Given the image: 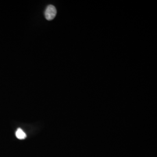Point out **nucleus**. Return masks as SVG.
Masks as SVG:
<instances>
[{
    "label": "nucleus",
    "mask_w": 157,
    "mask_h": 157,
    "mask_svg": "<svg viewBox=\"0 0 157 157\" xmlns=\"http://www.w3.org/2000/svg\"><path fill=\"white\" fill-rule=\"evenodd\" d=\"M56 8L54 6L50 5L47 7L45 11V17L47 20L48 21L52 20L56 16Z\"/></svg>",
    "instance_id": "obj_1"
},
{
    "label": "nucleus",
    "mask_w": 157,
    "mask_h": 157,
    "mask_svg": "<svg viewBox=\"0 0 157 157\" xmlns=\"http://www.w3.org/2000/svg\"><path fill=\"white\" fill-rule=\"evenodd\" d=\"M16 136L18 139L23 140L26 137V135L22 130L20 128L17 129L16 132Z\"/></svg>",
    "instance_id": "obj_2"
}]
</instances>
